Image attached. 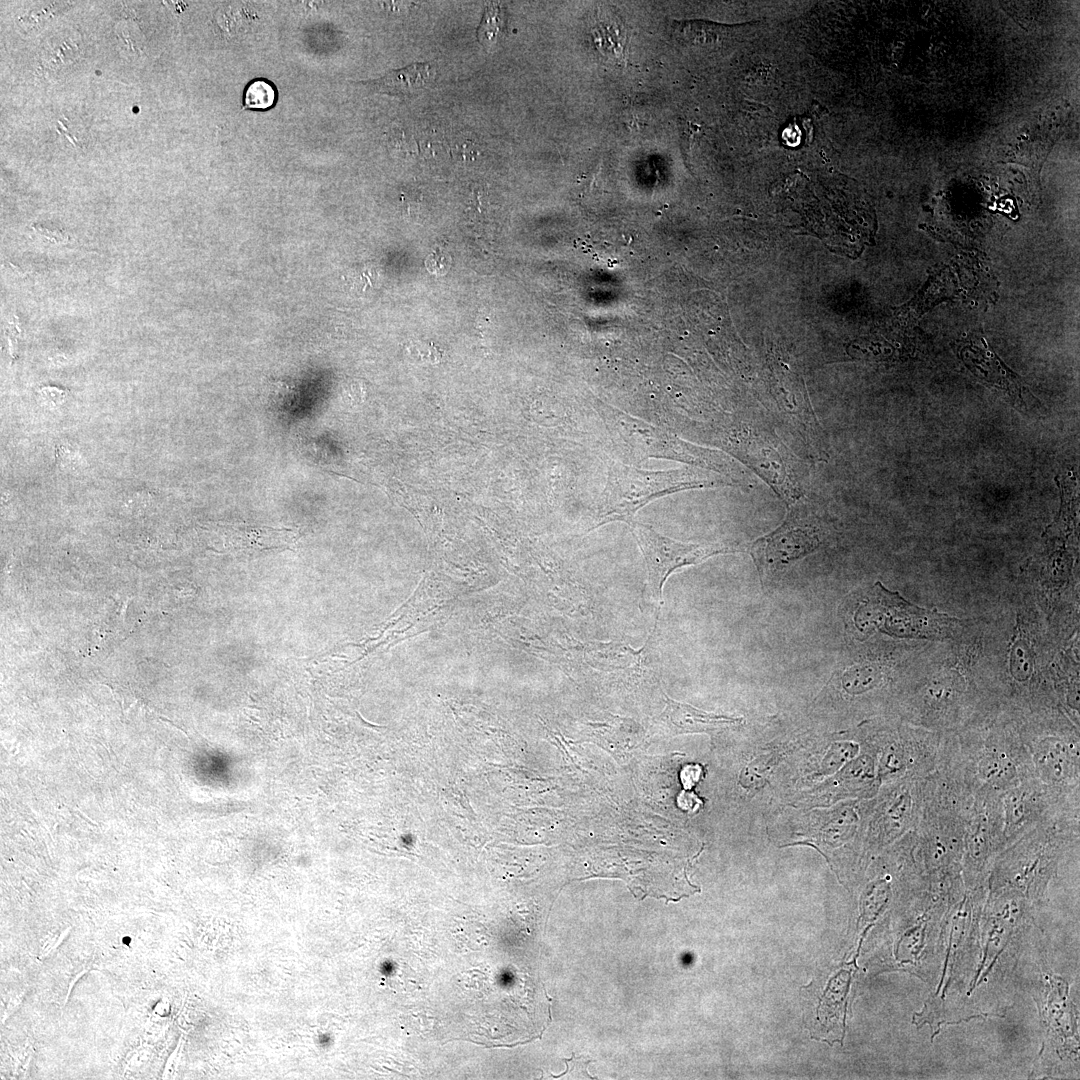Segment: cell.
<instances>
[{
  "instance_id": "obj_6",
  "label": "cell",
  "mask_w": 1080,
  "mask_h": 1080,
  "mask_svg": "<svg viewBox=\"0 0 1080 1080\" xmlns=\"http://www.w3.org/2000/svg\"><path fill=\"white\" fill-rule=\"evenodd\" d=\"M742 721L740 717L706 712L666 696L665 708L655 719L654 729L658 733L669 736L713 733L722 728L740 724Z\"/></svg>"
},
{
  "instance_id": "obj_11",
  "label": "cell",
  "mask_w": 1080,
  "mask_h": 1080,
  "mask_svg": "<svg viewBox=\"0 0 1080 1080\" xmlns=\"http://www.w3.org/2000/svg\"><path fill=\"white\" fill-rule=\"evenodd\" d=\"M504 13L500 7L491 4L486 8L484 17L478 29V39L482 44H492L502 31Z\"/></svg>"
},
{
  "instance_id": "obj_12",
  "label": "cell",
  "mask_w": 1080,
  "mask_h": 1080,
  "mask_svg": "<svg viewBox=\"0 0 1080 1080\" xmlns=\"http://www.w3.org/2000/svg\"><path fill=\"white\" fill-rule=\"evenodd\" d=\"M1007 805V819L1011 824L1020 823L1025 813V805L1022 798L1018 796H1011L1008 799Z\"/></svg>"
},
{
  "instance_id": "obj_3",
  "label": "cell",
  "mask_w": 1080,
  "mask_h": 1080,
  "mask_svg": "<svg viewBox=\"0 0 1080 1080\" xmlns=\"http://www.w3.org/2000/svg\"><path fill=\"white\" fill-rule=\"evenodd\" d=\"M958 619L918 607L897 592L877 582L873 591L858 607L856 627L866 633L878 629L899 638L943 639L949 637Z\"/></svg>"
},
{
  "instance_id": "obj_5",
  "label": "cell",
  "mask_w": 1080,
  "mask_h": 1080,
  "mask_svg": "<svg viewBox=\"0 0 1080 1080\" xmlns=\"http://www.w3.org/2000/svg\"><path fill=\"white\" fill-rule=\"evenodd\" d=\"M820 541L809 528L785 522L775 532L758 539L751 554L760 573H774L815 550Z\"/></svg>"
},
{
  "instance_id": "obj_1",
  "label": "cell",
  "mask_w": 1080,
  "mask_h": 1080,
  "mask_svg": "<svg viewBox=\"0 0 1080 1080\" xmlns=\"http://www.w3.org/2000/svg\"><path fill=\"white\" fill-rule=\"evenodd\" d=\"M732 479L695 466L653 471L612 463L598 503L594 527L613 521L628 523L639 509L660 497L689 489L731 486L735 484Z\"/></svg>"
},
{
  "instance_id": "obj_2",
  "label": "cell",
  "mask_w": 1080,
  "mask_h": 1080,
  "mask_svg": "<svg viewBox=\"0 0 1080 1080\" xmlns=\"http://www.w3.org/2000/svg\"><path fill=\"white\" fill-rule=\"evenodd\" d=\"M598 414L605 423L614 444L630 459H667L711 470L728 477L736 473L730 458L717 451L695 446L674 434L650 423L599 403ZM734 479V478H733Z\"/></svg>"
},
{
  "instance_id": "obj_7",
  "label": "cell",
  "mask_w": 1080,
  "mask_h": 1080,
  "mask_svg": "<svg viewBox=\"0 0 1080 1080\" xmlns=\"http://www.w3.org/2000/svg\"><path fill=\"white\" fill-rule=\"evenodd\" d=\"M435 77L436 69L433 64L422 62L392 70L379 79L363 83L384 94L411 97L430 86Z\"/></svg>"
},
{
  "instance_id": "obj_4",
  "label": "cell",
  "mask_w": 1080,
  "mask_h": 1080,
  "mask_svg": "<svg viewBox=\"0 0 1080 1080\" xmlns=\"http://www.w3.org/2000/svg\"><path fill=\"white\" fill-rule=\"evenodd\" d=\"M643 554L647 568L649 596L656 605L662 604V588L675 570L698 564L707 558L734 549L721 543H685L664 536L634 519L627 523Z\"/></svg>"
},
{
  "instance_id": "obj_13",
  "label": "cell",
  "mask_w": 1080,
  "mask_h": 1080,
  "mask_svg": "<svg viewBox=\"0 0 1080 1080\" xmlns=\"http://www.w3.org/2000/svg\"><path fill=\"white\" fill-rule=\"evenodd\" d=\"M75 811H76V813H78L80 815L81 818L85 819L90 825L95 826V827L97 826L93 821L89 820L85 815H82L79 810H75Z\"/></svg>"
},
{
  "instance_id": "obj_10",
  "label": "cell",
  "mask_w": 1080,
  "mask_h": 1080,
  "mask_svg": "<svg viewBox=\"0 0 1080 1080\" xmlns=\"http://www.w3.org/2000/svg\"><path fill=\"white\" fill-rule=\"evenodd\" d=\"M979 772L987 781H1004L1012 776L1013 765L1004 754L989 753L981 759Z\"/></svg>"
},
{
  "instance_id": "obj_8",
  "label": "cell",
  "mask_w": 1080,
  "mask_h": 1080,
  "mask_svg": "<svg viewBox=\"0 0 1080 1080\" xmlns=\"http://www.w3.org/2000/svg\"><path fill=\"white\" fill-rule=\"evenodd\" d=\"M1070 752L1065 745L1057 742L1043 747L1037 752L1039 768L1050 778L1060 780L1066 777L1070 770Z\"/></svg>"
},
{
  "instance_id": "obj_9",
  "label": "cell",
  "mask_w": 1080,
  "mask_h": 1080,
  "mask_svg": "<svg viewBox=\"0 0 1080 1080\" xmlns=\"http://www.w3.org/2000/svg\"><path fill=\"white\" fill-rule=\"evenodd\" d=\"M276 101V89L270 81L257 78L251 81L243 95V106L246 109L266 110Z\"/></svg>"
}]
</instances>
